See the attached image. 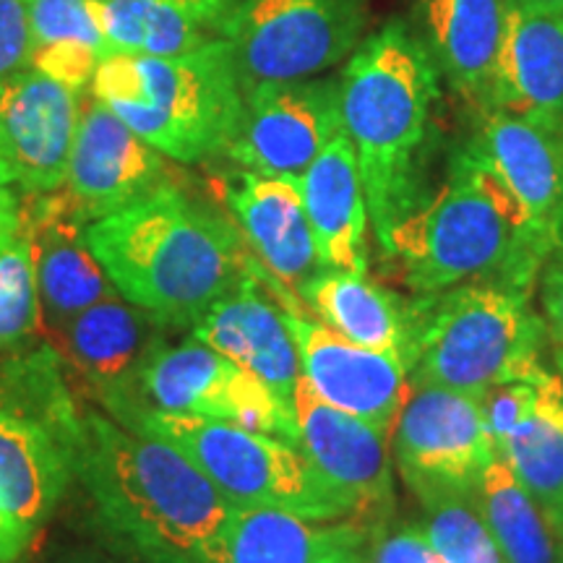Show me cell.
<instances>
[{
	"mask_svg": "<svg viewBox=\"0 0 563 563\" xmlns=\"http://www.w3.org/2000/svg\"><path fill=\"white\" fill-rule=\"evenodd\" d=\"M51 420L104 545L146 563H217L232 504L186 454L70 402Z\"/></svg>",
	"mask_w": 563,
	"mask_h": 563,
	"instance_id": "cell-1",
	"label": "cell"
},
{
	"mask_svg": "<svg viewBox=\"0 0 563 563\" xmlns=\"http://www.w3.org/2000/svg\"><path fill=\"white\" fill-rule=\"evenodd\" d=\"M87 243L112 287L165 327H194L256 262L235 222L175 183L89 222Z\"/></svg>",
	"mask_w": 563,
	"mask_h": 563,
	"instance_id": "cell-2",
	"label": "cell"
},
{
	"mask_svg": "<svg viewBox=\"0 0 563 563\" xmlns=\"http://www.w3.org/2000/svg\"><path fill=\"white\" fill-rule=\"evenodd\" d=\"M439 100L441 70L405 19L368 34L340 76L342 131L355 150L368 220L384 251L422 199L420 157Z\"/></svg>",
	"mask_w": 563,
	"mask_h": 563,
	"instance_id": "cell-3",
	"label": "cell"
},
{
	"mask_svg": "<svg viewBox=\"0 0 563 563\" xmlns=\"http://www.w3.org/2000/svg\"><path fill=\"white\" fill-rule=\"evenodd\" d=\"M384 253L399 262L415 295H428L464 282L534 290L551 249L498 175L464 146L439 191L397 224Z\"/></svg>",
	"mask_w": 563,
	"mask_h": 563,
	"instance_id": "cell-4",
	"label": "cell"
},
{
	"mask_svg": "<svg viewBox=\"0 0 563 563\" xmlns=\"http://www.w3.org/2000/svg\"><path fill=\"white\" fill-rule=\"evenodd\" d=\"M548 329L532 290L464 282L407 302L402 357L410 382L481 399L493 386L540 371Z\"/></svg>",
	"mask_w": 563,
	"mask_h": 563,
	"instance_id": "cell-5",
	"label": "cell"
},
{
	"mask_svg": "<svg viewBox=\"0 0 563 563\" xmlns=\"http://www.w3.org/2000/svg\"><path fill=\"white\" fill-rule=\"evenodd\" d=\"M89 91L183 165L228 152L243 112V89L222 37L175 55L110 53Z\"/></svg>",
	"mask_w": 563,
	"mask_h": 563,
	"instance_id": "cell-6",
	"label": "cell"
},
{
	"mask_svg": "<svg viewBox=\"0 0 563 563\" xmlns=\"http://www.w3.org/2000/svg\"><path fill=\"white\" fill-rule=\"evenodd\" d=\"M102 405L121 426L186 454L238 509H282L321 522L361 519L357 504L334 488L295 443L232 422L152 410L123 397Z\"/></svg>",
	"mask_w": 563,
	"mask_h": 563,
	"instance_id": "cell-7",
	"label": "cell"
},
{
	"mask_svg": "<svg viewBox=\"0 0 563 563\" xmlns=\"http://www.w3.org/2000/svg\"><path fill=\"white\" fill-rule=\"evenodd\" d=\"M368 0H235L220 37L241 89L313 79L365 40Z\"/></svg>",
	"mask_w": 563,
	"mask_h": 563,
	"instance_id": "cell-8",
	"label": "cell"
},
{
	"mask_svg": "<svg viewBox=\"0 0 563 563\" xmlns=\"http://www.w3.org/2000/svg\"><path fill=\"white\" fill-rule=\"evenodd\" d=\"M115 397L162 412L232 422L298 446L292 407L282 402L269 386L253 378L249 371L196 336L180 344L162 340L141 363L131 389Z\"/></svg>",
	"mask_w": 563,
	"mask_h": 563,
	"instance_id": "cell-9",
	"label": "cell"
},
{
	"mask_svg": "<svg viewBox=\"0 0 563 563\" xmlns=\"http://www.w3.org/2000/svg\"><path fill=\"white\" fill-rule=\"evenodd\" d=\"M336 133L340 79L258 84L243 91L241 123L224 154L249 173L300 178Z\"/></svg>",
	"mask_w": 563,
	"mask_h": 563,
	"instance_id": "cell-10",
	"label": "cell"
},
{
	"mask_svg": "<svg viewBox=\"0 0 563 563\" xmlns=\"http://www.w3.org/2000/svg\"><path fill=\"white\" fill-rule=\"evenodd\" d=\"M391 460L410 485L473 490L496 460L481 399L410 382L391 431Z\"/></svg>",
	"mask_w": 563,
	"mask_h": 563,
	"instance_id": "cell-11",
	"label": "cell"
},
{
	"mask_svg": "<svg viewBox=\"0 0 563 563\" xmlns=\"http://www.w3.org/2000/svg\"><path fill=\"white\" fill-rule=\"evenodd\" d=\"M300 352L302 378L323 402L355 415L391 441L394 422L410 391L402 352L368 350L344 340L302 308L290 290L277 292Z\"/></svg>",
	"mask_w": 563,
	"mask_h": 563,
	"instance_id": "cell-12",
	"label": "cell"
},
{
	"mask_svg": "<svg viewBox=\"0 0 563 563\" xmlns=\"http://www.w3.org/2000/svg\"><path fill=\"white\" fill-rule=\"evenodd\" d=\"M173 183L165 154L89 91L60 188L81 220H102Z\"/></svg>",
	"mask_w": 563,
	"mask_h": 563,
	"instance_id": "cell-13",
	"label": "cell"
},
{
	"mask_svg": "<svg viewBox=\"0 0 563 563\" xmlns=\"http://www.w3.org/2000/svg\"><path fill=\"white\" fill-rule=\"evenodd\" d=\"M79 91L21 68L0 79V170L26 196L60 191L66 183Z\"/></svg>",
	"mask_w": 563,
	"mask_h": 563,
	"instance_id": "cell-14",
	"label": "cell"
},
{
	"mask_svg": "<svg viewBox=\"0 0 563 563\" xmlns=\"http://www.w3.org/2000/svg\"><path fill=\"white\" fill-rule=\"evenodd\" d=\"M298 449L334 488L357 504L361 519L386 522L394 506L391 446L384 433L342 412L300 378L292 394Z\"/></svg>",
	"mask_w": 563,
	"mask_h": 563,
	"instance_id": "cell-15",
	"label": "cell"
},
{
	"mask_svg": "<svg viewBox=\"0 0 563 563\" xmlns=\"http://www.w3.org/2000/svg\"><path fill=\"white\" fill-rule=\"evenodd\" d=\"M191 332L196 340L222 352L292 407L295 386L302 378L300 352L285 306L266 298L258 262H253L235 290L217 300L194 323Z\"/></svg>",
	"mask_w": 563,
	"mask_h": 563,
	"instance_id": "cell-16",
	"label": "cell"
},
{
	"mask_svg": "<svg viewBox=\"0 0 563 563\" xmlns=\"http://www.w3.org/2000/svg\"><path fill=\"white\" fill-rule=\"evenodd\" d=\"M21 220L32 238L40 319L58 336L66 323L115 290L87 243V222L66 194L30 196Z\"/></svg>",
	"mask_w": 563,
	"mask_h": 563,
	"instance_id": "cell-17",
	"label": "cell"
},
{
	"mask_svg": "<svg viewBox=\"0 0 563 563\" xmlns=\"http://www.w3.org/2000/svg\"><path fill=\"white\" fill-rule=\"evenodd\" d=\"M224 199L253 258L298 298L302 282L321 269L300 178L243 170L228 180Z\"/></svg>",
	"mask_w": 563,
	"mask_h": 563,
	"instance_id": "cell-18",
	"label": "cell"
},
{
	"mask_svg": "<svg viewBox=\"0 0 563 563\" xmlns=\"http://www.w3.org/2000/svg\"><path fill=\"white\" fill-rule=\"evenodd\" d=\"M467 146L498 175L553 253L563 199V131L506 110H488Z\"/></svg>",
	"mask_w": 563,
	"mask_h": 563,
	"instance_id": "cell-19",
	"label": "cell"
},
{
	"mask_svg": "<svg viewBox=\"0 0 563 563\" xmlns=\"http://www.w3.org/2000/svg\"><path fill=\"white\" fill-rule=\"evenodd\" d=\"M563 131V11L506 0L493 108Z\"/></svg>",
	"mask_w": 563,
	"mask_h": 563,
	"instance_id": "cell-20",
	"label": "cell"
},
{
	"mask_svg": "<svg viewBox=\"0 0 563 563\" xmlns=\"http://www.w3.org/2000/svg\"><path fill=\"white\" fill-rule=\"evenodd\" d=\"M162 327L165 323L112 290L66 323L58 334V355L102 402L131 389L141 363L162 342Z\"/></svg>",
	"mask_w": 563,
	"mask_h": 563,
	"instance_id": "cell-21",
	"label": "cell"
},
{
	"mask_svg": "<svg viewBox=\"0 0 563 563\" xmlns=\"http://www.w3.org/2000/svg\"><path fill=\"white\" fill-rule=\"evenodd\" d=\"M378 525L298 517L282 509H238L224 527L217 563H365Z\"/></svg>",
	"mask_w": 563,
	"mask_h": 563,
	"instance_id": "cell-22",
	"label": "cell"
},
{
	"mask_svg": "<svg viewBox=\"0 0 563 563\" xmlns=\"http://www.w3.org/2000/svg\"><path fill=\"white\" fill-rule=\"evenodd\" d=\"M300 194L323 269L368 274V203L344 131L300 175Z\"/></svg>",
	"mask_w": 563,
	"mask_h": 563,
	"instance_id": "cell-23",
	"label": "cell"
},
{
	"mask_svg": "<svg viewBox=\"0 0 563 563\" xmlns=\"http://www.w3.org/2000/svg\"><path fill=\"white\" fill-rule=\"evenodd\" d=\"M506 0H422V40L441 76L473 108H493Z\"/></svg>",
	"mask_w": 563,
	"mask_h": 563,
	"instance_id": "cell-24",
	"label": "cell"
},
{
	"mask_svg": "<svg viewBox=\"0 0 563 563\" xmlns=\"http://www.w3.org/2000/svg\"><path fill=\"white\" fill-rule=\"evenodd\" d=\"M70 460L45 422L0 407V509L37 534L66 493Z\"/></svg>",
	"mask_w": 563,
	"mask_h": 563,
	"instance_id": "cell-25",
	"label": "cell"
},
{
	"mask_svg": "<svg viewBox=\"0 0 563 563\" xmlns=\"http://www.w3.org/2000/svg\"><path fill=\"white\" fill-rule=\"evenodd\" d=\"M235 0H91L112 53L175 55L220 37Z\"/></svg>",
	"mask_w": 563,
	"mask_h": 563,
	"instance_id": "cell-26",
	"label": "cell"
},
{
	"mask_svg": "<svg viewBox=\"0 0 563 563\" xmlns=\"http://www.w3.org/2000/svg\"><path fill=\"white\" fill-rule=\"evenodd\" d=\"M298 298L313 319L344 340L368 350L402 352L407 334V302L368 274L321 269L300 285Z\"/></svg>",
	"mask_w": 563,
	"mask_h": 563,
	"instance_id": "cell-27",
	"label": "cell"
},
{
	"mask_svg": "<svg viewBox=\"0 0 563 563\" xmlns=\"http://www.w3.org/2000/svg\"><path fill=\"white\" fill-rule=\"evenodd\" d=\"M496 456L563 530V378L538 371L532 402L496 443Z\"/></svg>",
	"mask_w": 563,
	"mask_h": 563,
	"instance_id": "cell-28",
	"label": "cell"
},
{
	"mask_svg": "<svg viewBox=\"0 0 563 563\" xmlns=\"http://www.w3.org/2000/svg\"><path fill=\"white\" fill-rule=\"evenodd\" d=\"M110 53L91 0H30L26 68L84 95Z\"/></svg>",
	"mask_w": 563,
	"mask_h": 563,
	"instance_id": "cell-29",
	"label": "cell"
},
{
	"mask_svg": "<svg viewBox=\"0 0 563 563\" xmlns=\"http://www.w3.org/2000/svg\"><path fill=\"white\" fill-rule=\"evenodd\" d=\"M504 563H563V530L517 481L509 464L493 460L473 488Z\"/></svg>",
	"mask_w": 563,
	"mask_h": 563,
	"instance_id": "cell-30",
	"label": "cell"
},
{
	"mask_svg": "<svg viewBox=\"0 0 563 563\" xmlns=\"http://www.w3.org/2000/svg\"><path fill=\"white\" fill-rule=\"evenodd\" d=\"M420 501L418 530L443 563H504L473 490L446 485H410Z\"/></svg>",
	"mask_w": 563,
	"mask_h": 563,
	"instance_id": "cell-31",
	"label": "cell"
},
{
	"mask_svg": "<svg viewBox=\"0 0 563 563\" xmlns=\"http://www.w3.org/2000/svg\"><path fill=\"white\" fill-rule=\"evenodd\" d=\"M40 321L32 238L24 220L0 230V347H16Z\"/></svg>",
	"mask_w": 563,
	"mask_h": 563,
	"instance_id": "cell-32",
	"label": "cell"
},
{
	"mask_svg": "<svg viewBox=\"0 0 563 563\" xmlns=\"http://www.w3.org/2000/svg\"><path fill=\"white\" fill-rule=\"evenodd\" d=\"M30 0H0V79L26 68Z\"/></svg>",
	"mask_w": 563,
	"mask_h": 563,
	"instance_id": "cell-33",
	"label": "cell"
},
{
	"mask_svg": "<svg viewBox=\"0 0 563 563\" xmlns=\"http://www.w3.org/2000/svg\"><path fill=\"white\" fill-rule=\"evenodd\" d=\"M540 302L548 334L563 347V251H553L540 269Z\"/></svg>",
	"mask_w": 563,
	"mask_h": 563,
	"instance_id": "cell-34",
	"label": "cell"
},
{
	"mask_svg": "<svg viewBox=\"0 0 563 563\" xmlns=\"http://www.w3.org/2000/svg\"><path fill=\"white\" fill-rule=\"evenodd\" d=\"M32 540L34 532L0 509V563H19L21 555L30 551Z\"/></svg>",
	"mask_w": 563,
	"mask_h": 563,
	"instance_id": "cell-35",
	"label": "cell"
},
{
	"mask_svg": "<svg viewBox=\"0 0 563 563\" xmlns=\"http://www.w3.org/2000/svg\"><path fill=\"white\" fill-rule=\"evenodd\" d=\"M55 563H146L133 559L129 553L112 551L108 545H97V548H74V551H66L63 555L55 559Z\"/></svg>",
	"mask_w": 563,
	"mask_h": 563,
	"instance_id": "cell-36",
	"label": "cell"
},
{
	"mask_svg": "<svg viewBox=\"0 0 563 563\" xmlns=\"http://www.w3.org/2000/svg\"><path fill=\"white\" fill-rule=\"evenodd\" d=\"M21 220V201L16 196V186L9 180V175L0 170V230L11 228Z\"/></svg>",
	"mask_w": 563,
	"mask_h": 563,
	"instance_id": "cell-37",
	"label": "cell"
},
{
	"mask_svg": "<svg viewBox=\"0 0 563 563\" xmlns=\"http://www.w3.org/2000/svg\"><path fill=\"white\" fill-rule=\"evenodd\" d=\"M519 3L540 11H563V0H519Z\"/></svg>",
	"mask_w": 563,
	"mask_h": 563,
	"instance_id": "cell-38",
	"label": "cell"
},
{
	"mask_svg": "<svg viewBox=\"0 0 563 563\" xmlns=\"http://www.w3.org/2000/svg\"><path fill=\"white\" fill-rule=\"evenodd\" d=\"M553 251H563V199H561V209H559V222H555Z\"/></svg>",
	"mask_w": 563,
	"mask_h": 563,
	"instance_id": "cell-39",
	"label": "cell"
}]
</instances>
